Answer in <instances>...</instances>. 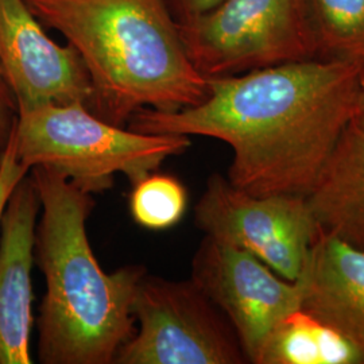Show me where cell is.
Masks as SVG:
<instances>
[{
    "instance_id": "6da1fadb",
    "label": "cell",
    "mask_w": 364,
    "mask_h": 364,
    "mask_svg": "<svg viewBox=\"0 0 364 364\" xmlns=\"http://www.w3.org/2000/svg\"><path fill=\"white\" fill-rule=\"evenodd\" d=\"M364 65L312 58L208 78V96L178 111L142 109L130 130L228 144L227 178L252 196H306L353 119Z\"/></svg>"
},
{
    "instance_id": "7a4b0ae2",
    "label": "cell",
    "mask_w": 364,
    "mask_h": 364,
    "mask_svg": "<svg viewBox=\"0 0 364 364\" xmlns=\"http://www.w3.org/2000/svg\"><path fill=\"white\" fill-rule=\"evenodd\" d=\"M28 174L41 200L34 263L46 285L37 320L39 362L115 364L136 332L131 305L147 270L129 264L105 272L87 234L93 195L48 166Z\"/></svg>"
},
{
    "instance_id": "3957f363",
    "label": "cell",
    "mask_w": 364,
    "mask_h": 364,
    "mask_svg": "<svg viewBox=\"0 0 364 364\" xmlns=\"http://www.w3.org/2000/svg\"><path fill=\"white\" fill-rule=\"evenodd\" d=\"M77 52L93 88L92 112L126 127L142 109L178 111L208 96L166 0H25Z\"/></svg>"
},
{
    "instance_id": "277c9868",
    "label": "cell",
    "mask_w": 364,
    "mask_h": 364,
    "mask_svg": "<svg viewBox=\"0 0 364 364\" xmlns=\"http://www.w3.org/2000/svg\"><path fill=\"white\" fill-rule=\"evenodd\" d=\"M11 142L27 169L52 168L90 195L111 189L117 173L134 186L192 144L185 135L144 134L117 126L78 103L18 111Z\"/></svg>"
},
{
    "instance_id": "5b68a950",
    "label": "cell",
    "mask_w": 364,
    "mask_h": 364,
    "mask_svg": "<svg viewBox=\"0 0 364 364\" xmlns=\"http://www.w3.org/2000/svg\"><path fill=\"white\" fill-rule=\"evenodd\" d=\"M177 27L207 78L320 58L308 0H220Z\"/></svg>"
},
{
    "instance_id": "8992f818",
    "label": "cell",
    "mask_w": 364,
    "mask_h": 364,
    "mask_svg": "<svg viewBox=\"0 0 364 364\" xmlns=\"http://www.w3.org/2000/svg\"><path fill=\"white\" fill-rule=\"evenodd\" d=\"M131 312L139 328L115 364L248 363L234 326L192 278L144 274Z\"/></svg>"
},
{
    "instance_id": "52a82bcc",
    "label": "cell",
    "mask_w": 364,
    "mask_h": 364,
    "mask_svg": "<svg viewBox=\"0 0 364 364\" xmlns=\"http://www.w3.org/2000/svg\"><path fill=\"white\" fill-rule=\"evenodd\" d=\"M197 228L245 250L289 281H297L318 234L306 196H252L213 173L195 207Z\"/></svg>"
},
{
    "instance_id": "ba28073f",
    "label": "cell",
    "mask_w": 364,
    "mask_h": 364,
    "mask_svg": "<svg viewBox=\"0 0 364 364\" xmlns=\"http://www.w3.org/2000/svg\"><path fill=\"white\" fill-rule=\"evenodd\" d=\"M191 278L227 316L248 363L257 364L274 326L301 308L299 281H289L245 250L204 235Z\"/></svg>"
},
{
    "instance_id": "9c48e42d",
    "label": "cell",
    "mask_w": 364,
    "mask_h": 364,
    "mask_svg": "<svg viewBox=\"0 0 364 364\" xmlns=\"http://www.w3.org/2000/svg\"><path fill=\"white\" fill-rule=\"evenodd\" d=\"M0 66L18 111L75 103L92 111L91 78L77 52L50 38L25 0H0Z\"/></svg>"
},
{
    "instance_id": "30bf717a",
    "label": "cell",
    "mask_w": 364,
    "mask_h": 364,
    "mask_svg": "<svg viewBox=\"0 0 364 364\" xmlns=\"http://www.w3.org/2000/svg\"><path fill=\"white\" fill-rule=\"evenodd\" d=\"M41 200L27 173L15 186L0 225V364H31L36 230Z\"/></svg>"
},
{
    "instance_id": "8fae6325",
    "label": "cell",
    "mask_w": 364,
    "mask_h": 364,
    "mask_svg": "<svg viewBox=\"0 0 364 364\" xmlns=\"http://www.w3.org/2000/svg\"><path fill=\"white\" fill-rule=\"evenodd\" d=\"M297 281L301 308L364 352V251L318 230Z\"/></svg>"
},
{
    "instance_id": "7c38bea8",
    "label": "cell",
    "mask_w": 364,
    "mask_h": 364,
    "mask_svg": "<svg viewBox=\"0 0 364 364\" xmlns=\"http://www.w3.org/2000/svg\"><path fill=\"white\" fill-rule=\"evenodd\" d=\"M306 198L321 231L364 251V132L352 122Z\"/></svg>"
},
{
    "instance_id": "4fadbf2b",
    "label": "cell",
    "mask_w": 364,
    "mask_h": 364,
    "mask_svg": "<svg viewBox=\"0 0 364 364\" xmlns=\"http://www.w3.org/2000/svg\"><path fill=\"white\" fill-rule=\"evenodd\" d=\"M257 364H364V352L312 313L299 308L274 326Z\"/></svg>"
},
{
    "instance_id": "5bb4252c",
    "label": "cell",
    "mask_w": 364,
    "mask_h": 364,
    "mask_svg": "<svg viewBox=\"0 0 364 364\" xmlns=\"http://www.w3.org/2000/svg\"><path fill=\"white\" fill-rule=\"evenodd\" d=\"M320 58L364 65V0H308Z\"/></svg>"
},
{
    "instance_id": "9a60e30c",
    "label": "cell",
    "mask_w": 364,
    "mask_h": 364,
    "mask_svg": "<svg viewBox=\"0 0 364 364\" xmlns=\"http://www.w3.org/2000/svg\"><path fill=\"white\" fill-rule=\"evenodd\" d=\"M186 208V188L173 176L154 171L132 186L131 216L146 230H169L181 221Z\"/></svg>"
},
{
    "instance_id": "2e32d148",
    "label": "cell",
    "mask_w": 364,
    "mask_h": 364,
    "mask_svg": "<svg viewBox=\"0 0 364 364\" xmlns=\"http://www.w3.org/2000/svg\"><path fill=\"white\" fill-rule=\"evenodd\" d=\"M28 169L18 161L14 150L13 142L10 139V144L7 146L0 164V225H1V218L10 196L19 181L23 177H26Z\"/></svg>"
},
{
    "instance_id": "e0dca14e",
    "label": "cell",
    "mask_w": 364,
    "mask_h": 364,
    "mask_svg": "<svg viewBox=\"0 0 364 364\" xmlns=\"http://www.w3.org/2000/svg\"><path fill=\"white\" fill-rule=\"evenodd\" d=\"M18 120V105L0 66V164Z\"/></svg>"
},
{
    "instance_id": "ac0fdd59",
    "label": "cell",
    "mask_w": 364,
    "mask_h": 364,
    "mask_svg": "<svg viewBox=\"0 0 364 364\" xmlns=\"http://www.w3.org/2000/svg\"><path fill=\"white\" fill-rule=\"evenodd\" d=\"M220 0H166L170 13L177 22L195 18L215 7Z\"/></svg>"
},
{
    "instance_id": "d6986e66",
    "label": "cell",
    "mask_w": 364,
    "mask_h": 364,
    "mask_svg": "<svg viewBox=\"0 0 364 364\" xmlns=\"http://www.w3.org/2000/svg\"><path fill=\"white\" fill-rule=\"evenodd\" d=\"M352 123L364 132V72L362 80H360V88H359V95H358V102H356V108Z\"/></svg>"
}]
</instances>
